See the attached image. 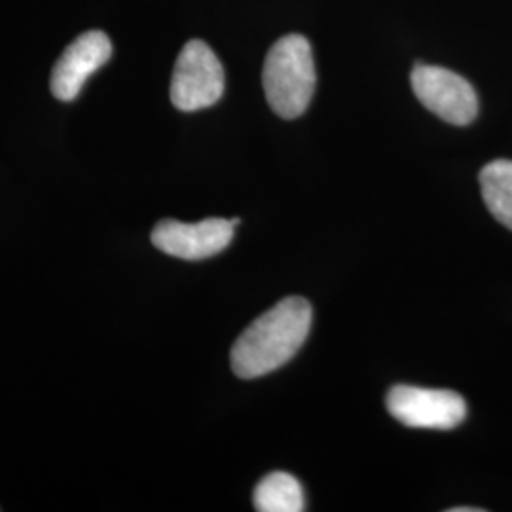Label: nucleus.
Instances as JSON below:
<instances>
[{
	"label": "nucleus",
	"mask_w": 512,
	"mask_h": 512,
	"mask_svg": "<svg viewBox=\"0 0 512 512\" xmlns=\"http://www.w3.org/2000/svg\"><path fill=\"white\" fill-rule=\"evenodd\" d=\"M478 181L488 211L512 230V160H495L484 165Z\"/></svg>",
	"instance_id": "1a4fd4ad"
},
{
	"label": "nucleus",
	"mask_w": 512,
	"mask_h": 512,
	"mask_svg": "<svg viewBox=\"0 0 512 512\" xmlns=\"http://www.w3.org/2000/svg\"><path fill=\"white\" fill-rule=\"evenodd\" d=\"M484 509H475V507H454L450 512H482Z\"/></svg>",
	"instance_id": "9d476101"
},
{
	"label": "nucleus",
	"mask_w": 512,
	"mask_h": 512,
	"mask_svg": "<svg viewBox=\"0 0 512 512\" xmlns=\"http://www.w3.org/2000/svg\"><path fill=\"white\" fill-rule=\"evenodd\" d=\"M255 509L258 512L306 511L302 484L289 473H270L256 486Z\"/></svg>",
	"instance_id": "6e6552de"
},
{
	"label": "nucleus",
	"mask_w": 512,
	"mask_h": 512,
	"mask_svg": "<svg viewBox=\"0 0 512 512\" xmlns=\"http://www.w3.org/2000/svg\"><path fill=\"white\" fill-rule=\"evenodd\" d=\"M262 84L268 105L277 116L293 120L310 107L317 73L308 38L287 35L279 38L264 61Z\"/></svg>",
	"instance_id": "f03ea898"
},
{
	"label": "nucleus",
	"mask_w": 512,
	"mask_h": 512,
	"mask_svg": "<svg viewBox=\"0 0 512 512\" xmlns=\"http://www.w3.org/2000/svg\"><path fill=\"white\" fill-rule=\"evenodd\" d=\"M389 414L412 429L450 431L467 418L463 397L448 389L395 385L385 399Z\"/></svg>",
	"instance_id": "20e7f679"
},
{
	"label": "nucleus",
	"mask_w": 512,
	"mask_h": 512,
	"mask_svg": "<svg viewBox=\"0 0 512 512\" xmlns=\"http://www.w3.org/2000/svg\"><path fill=\"white\" fill-rule=\"evenodd\" d=\"M232 220L205 219L196 224L162 220L152 230V243L162 253L183 260H203L222 253L234 239Z\"/></svg>",
	"instance_id": "423d86ee"
},
{
	"label": "nucleus",
	"mask_w": 512,
	"mask_h": 512,
	"mask_svg": "<svg viewBox=\"0 0 512 512\" xmlns=\"http://www.w3.org/2000/svg\"><path fill=\"white\" fill-rule=\"evenodd\" d=\"M310 302L287 296L241 332L230 363L238 378L253 380L287 365L304 346L311 329Z\"/></svg>",
	"instance_id": "f257e3e1"
},
{
	"label": "nucleus",
	"mask_w": 512,
	"mask_h": 512,
	"mask_svg": "<svg viewBox=\"0 0 512 512\" xmlns=\"http://www.w3.org/2000/svg\"><path fill=\"white\" fill-rule=\"evenodd\" d=\"M410 82L421 105L444 122L469 126L475 120L478 114L475 88L458 73L435 65H416Z\"/></svg>",
	"instance_id": "39448f33"
},
{
	"label": "nucleus",
	"mask_w": 512,
	"mask_h": 512,
	"mask_svg": "<svg viewBox=\"0 0 512 512\" xmlns=\"http://www.w3.org/2000/svg\"><path fill=\"white\" fill-rule=\"evenodd\" d=\"M110 55L112 44L103 31L82 33L55 63L50 80L55 99L74 101L86 80L109 61Z\"/></svg>",
	"instance_id": "0eeeda50"
},
{
	"label": "nucleus",
	"mask_w": 512,
	"mask_h": 512,
	"mask_svg": "<svg viewBox=\"0 0 512 512\" xmlns=\"http://www.w3.org/2000/svg\"><path fill=\"white\" fill-rule=\"evenodd\" d=\"M224 84V69L215 52L203 40L186 42L171 78V103L183 112L213 107L224 93Z\"/></svg>",
	"instance_id": "7ed1b4c3"
}]
</instances>
